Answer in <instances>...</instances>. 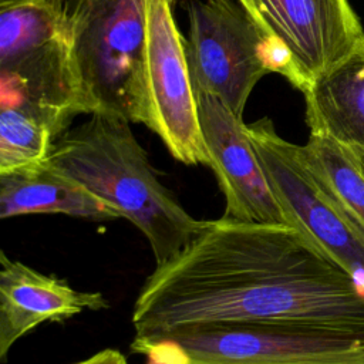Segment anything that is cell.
<instances>
[{"label":"cell","instance_id":"cell-1","mask_svg":"<svg viewBox=\"0 0 364 364\" xmlns=\"http://www.w3.org/2000/svg\"><path fill=\"white\" fill-rule=\"evenodd\" d=\"M131 321L134 353L212 324L296 323L364 338V291L296 228L222 216L156 264Z\"/></svg>","mask_w":364,"mask_h":364},{"label":"cell","instance_id":"cell-2","mask_svg":"<svg viewBox=\"0 0 364 364\" xmlns=\"http://www.w3.org/2000/svg\"><path fill=\"white\" fill-rule=\"evenodd\" d=\"M131 122L95 112L64 132L48 164L81 183L148 240L156 264L176 256L203 226L158 178Z\"/></svg>","mask_w":364,"mask_h":364},{"label":"cell","instance_id":"cell-3","mask_svg":"<svg viewBox=\"0 0 364 364\" xmlns=\"http://www.w3.org/2000/svg\"><path fill=\"white\" fill-rule=\"evenodd\" d=\"M0 105L38 114L58 138L77 115L90 114L65 6L0 7Z\"/></svg>","mask_w":364,"mask_h":364},{"label":"cell","instance_id":"cell-4","mask_svg":"<svg viewBox=\"0 0 364 364\" xmlns=\"http://www.w3.org/2000/svg\"><path fill=\"white\" fill-rule=\"evenodd\" d=\"M65 13L90 115L146 125V0H67Z\"/></svg>","mask_w":364,"mask_h":364},{"label":"cell","instance_id":"cell-5","mask_svg":"<svg viewBox=\"0 0 364 364\" xmlns=\"http://www.w3.org/2000/svg\"><path fill=\"white\" fill-rule=\"evenodd\" d=\"M185 53L195 92L218 97L236 117L262 77L279 73L294 87L290 58L237 0L191 1Z\"/></svg>","mask_w":364,"mask_h":364},{"label":"cell","instance_id":"cell-6","mask_svg":"<svg viewBox=\"0 0 364 364\" xmlns=\"http://www.w3.org/2000/svg\"><path fill=\"white\" fill-rule=\"evenodd\" d=\"M159 364H364V338L296 323L176 330L139 351Z\"/></svg>","mask_w":364,"mask_h":364},{"label":"cell","instance_id":"cell-7","mask_svg":"<svg viewBox=\"0 0 364 364\" xmlns=\"http://www.w3.org/2000/svg\"><path fill=\"white\" fill-rule=\"evenodd\" d=\"M245 129L287 223L313 240L364 291V226L320 185L301 145L282 138L272 119L245 124Z\"/></svg>","mask_w":364,"mask_h":364},{"label":"cell","instance_id":"cell-8","mask_svg":"<svg viewBox=\"0 0 364 364\" xmlns=\"http://www.w3.org/2000/svg\"><path fill=\"white\" fill-rule=\"evenodd\" d=\"M168 0H146L145 90L146 125L169 154L185 165L210 166L185 53Z\"/></svg>","mask_w":364,"mask_h":364},{"label":"cell","instance_id":"cell-9","mask_svg":"<svg viewBox=\"0 0 364 364\" xmlns=\"http://www.w3.org/2000/svg\"><path fill=\"white\" fill-rule=\"evenodd\" d=\"M256 23L291 61L301 92L364 47L348 0H256Z\"/></svg>","mask_w":364,"mask_h":364},{"label":"cell","instance_id":"cell-10","mask_svg":"<svg viewBox=\"0 0 364 364\" xmlns=\"http://www.w3.org/2000/svg\"><path fill=\"white\" fill-rule=\"evenodd\" d=\"M195 94L210 168L225 198L223 216L243 222L289 225L246 134L243 119L218 97Z\"/></svg>","mask_w":364,"mask_h":364},{"label":"cell","instance_id":"cell-11","mask_svg":"<svg viewBox=\"0 0 364 364\" xmlns=\"http://www.w3.org/2000/svg\"><path fill=\"white\" fill-rule=\"evenodd\" d=\"M108 307L100 291L74 289L0 252V361L28 331L47 321H65L85 310Z\"/></svg>","mask_w":364,"mask_h":364},{"label":"cell","instance_id":"cell-12","mask_svg":"<svg viewBox=\"0 0 364 364\" xmlns=\"http://www.w3.org/2000/svg\"><path fill=\"white\" fill-rule=\"evenodd\" d=\"M63 213L92 222H111L119 215L48 161L0 173V218Z\"/></svg>","mask_w":364,"mask_h":364},{"label":"cell","instance_id":"cell-13","mask_svg":"<svg viewBox=\"0 0 364 364\" xmlns=\"http://www.w3.org/2000/svg\"><path fill=\"white\" fill-rule=\"evenodd\" d=\"M303 95L311 134L364 148V47L314 80Z\"/></svg>","mask_w":364,"mask_h":364},{"label":"cell","instance_id":"cell-14","mask_svg":"<svg viewBox=\"0 0 364 364\" xmlns=\"http://www.w3.org/2000/svg\"><path fill=\"white\" fill-rule=\"evenodd\" d=\"M301 154L320 185L364 226V173L350 146L310 132L307 144L301 145Z\"/></svg>","mask_w":364,"mask_h":364},{"label":"cell","instance_id":"cell-15","mask_svg":"<svg viewBox=\"0 0 364 364\" xmlns=\"http://www.w3.org/2000/svg\"><path fill=\"white\" fill-rule=\"evenodd\" d=\"M57 139L38 114L20 105H0V173L46 162Z\"/></svg>","mask_w":364,"mask_h":364},{"label":"cell","instance_id":"cell-16","mask_svg":"<svg viewBox=\"0 0 364 364\" xmlns=\"http://www.w3.org/2000/svg\"><path fill=\"white\" fill-rule=\"evenodd\" d=\"M73 364H128V363L124 354L119 353L118 350L105 348Z\"/></svg>","mask_w":364,"mask_h":364},{"label":"cell","instance_id":"cell-17","mask_svg":"<svg viewBox=\"0 0 364 364\" xmlns=\"http://www.w3.org/2000/svg\"><path fill=\"white\" fill-rule=\"evenodd\" d=\"M67 0H0V7H13L23 4H38L53 9H64Z\"/></svg>","mask_w":364,"mask_h":364},{"label":"cell","instance_id":"cell-18","mask_svg":"<svg viewBox=\"0 0 364 364\" xmlns=\"http://www.w3.org/2000/svg\"><path fill=\"white\" fill-rule=\"evenodd\" d=\"M347 146H348V145H347ZM350 149H351V152H353V155H354V158H355V161H357L360 169H361L363 173H364V148H360V146H350Z\"/></svg>","mask_w":364,"mask_h":364},{"label":"cell","instance_id":"cell-19","mask_svg":"<svg viewBox=\"0 0 364 364\" xmlns=\"http://www.w3.org/2000/svg\"><path fill=\"white\" fill-rule=\"evenodd\" d=\"M168 1H169L171 4H173V3H175V0H168Z\"/></svg>","mask_w":364,"mask_h":364}]
</instances>
